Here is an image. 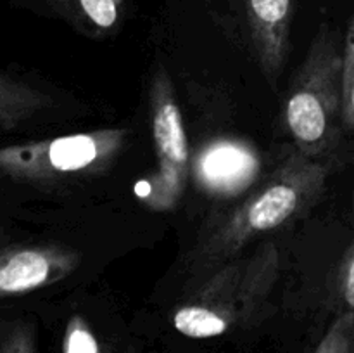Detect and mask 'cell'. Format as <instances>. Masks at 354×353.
Returning a JSON list of instances; mask_svg holds the SVG:
<instances>
[{
    "label": "cell",
    "instance_id": "6da1fadb",
    "mask_svg": "<svg viewBox=\"0 0 354 353\" xmlns=\"http://www.w3.org/2000/svg\"><path fill=\"white\" fill-rule=\"evenodd\" d=\"M327 179V166L294 151L197 244L190 256V272L204 279L241 255L252 239L299 218L320 199Z\"/></svg>",
    "mask_w": 354,
    "mask_h": 353
},
{
    "label": "cell",
    "instance_id": "7a4b0ae2",
    "mask_svg": "<svg viewBox=\"0 0 354 353\" xmlns=\"http://www.w3.org/2000/svg\"><path fill=\"white\" fill-rule=\"evenodd\" d=\"M280 275V253L263 242L245 256H234L207 273L190 296L173 311L180 334L209 339L256 320Z\"/></svg>",
    "mask_w": 354,
    "mask_h": 353
},
{
    "label": "cell",
    "instance_id": "3957f363",
    "mask_svg": "<svg viewBox=\"0 0 354 353\" xmlns=\"http://www.w3.org/2000/svg\"><path fill=\"white\" fill-rule=\"evenodd\" d=\"M341 42L327 26L318 30L294 78L283 106V121L296 151L317 159L334 151L344 132L339 97Z\"/></svg>",
    "mask_w": 354,
    "mask_h": 353
},
{
    "label": "cell",
    "instance_id": "277c9868",
    "mask_svg": "<svg viewBox=\"0 0 354 353\" xmlns=\"http://www.w3.org/2000/svg\"><path fill=\"white\" fill-rule=\"evenodd\" d=\"M124 128H100L0 147V175L30 185H57L106 173L123 152Z\"/></svg>",
    "mask_w": 354,
    "mask_h": 353
},
{
    "label": "cell",
    "instance_id": "5b68a950",
    "mask_svg": "<svg viewBox=\"0 0 354 353\" xmlns=\"http://www.w3.org/2000/svg\"><path fill=\"white\" fill-rule=\"evenodd\" d=\"M151 116L158 168L137 187L145 206L168 211L178 204L189 180V144L175 87L159 66L151 83Z\"/></svg>",
    "mask_w": 354,
    "mask_h": 353
},
{
    "label": "cell",
    "instance_id": "8992f818",
    "mask_svg": "<svg viewBox=\"0 0 354 353\" xmlns=\"http://www.w3.org/2000/svg\"><path fill=\"white\" fill-rule=\"evenodd\" d=\"M82 255L61 244H14L0 248V298L19 296L68 279Z\"/></svg>",
    "mask_w": 354,
    "mask_h": 353
},
{
    "label": "cell",
    "instance_id": "52a82bcc",
    "mask_svg": "<svg viewBox=\"0 0 354 353\" xmlns=\"http://www.w3.org/2000/svg\"><path fill=\"white\" fill-rule=\"evenodd\" d=\"M261 161L254 147L237 138H214L201 147L192 172L197 185L216 197H232L256 182Z\"/></svg>",
    "mask_w": 354,
    "mask_h": 353
},
{
    "label": "cell",
    "instance_id": "ba28073f",
    "mask_svg": "<svg viewBox=\"0 0 354 353\" xmlns=\"http://www.w3.org/2000/svg\"><path fill=\"white\" fill-rule=\"evenodd\" d=\"M256 57L263 73L275 78L289 54L290 0H244Z\"/></svg>",
    "mask_w": 354,
    "mask_h": 353
},
{
    "label": "cell",
    "instance_id": "9c48e42d",
    "mask_svg": "<svg viewBox=\"0 0 354 353\" xmlns=\"http://www.w3.org/2000/svg\"><path fill=\"white\" fill-rule=\"evenodd\" d=\"M48 6L80 33L104 38L116 33L127 16L130 0H47Z\"/></svg>",
    "mask_w": 354,
    "mask_h": 353
},
{
    "label": "cell",
    "instance_id": "30bf717a",
    "mask_svg": "<svg viewBox=\"0 0 354 353\" xmlns=\"http://www.w3.org/2000/svg\"><path fill=\"white\" fill-rule=\"evenodd\" d=\"M52 106V97L12 76L0 75V128L12 130Z\"/></svg>",
    "mask_w": 354,
    "mask_h": 353
},
{
    "label": "cell",
    "instance_id": "8fae6325",
    "mask_svg": "<svg viewBox=\"0 0 354 353\" xmlns=\"http://www.w3.org/2000/svg\"><path fill=\"white\" fill-rule=\"evenodd\" d=\"M339 97H341V123L346 132L354 127V24L349 21L341 44L339 69Z\"/></svg>",
    "mask_w": 354,
    "mask_h": 353
},
{
    "label": "cell",
    "instance_id": "7c38bea8",
    "mask_svg": "<svg viewBox=\"0 0 354 353\" xmlns=\"http://www.w3.org/2000/svg\"><path fill=\"white\" fill-rule=\"evenodd\" d=\"M62 353H102L95 334L82 315H73L66 324Z\"/></svg>",
    "mask_w": 354,
    "mask_h": 353
},
{
    "label": "cell",
    "instance_id": "4fadbf2b",
    "mask_svg": "<svg viewBox=\"0 0 354 353\" xmlns=\"http://www.w3.org/2000/svg\"><path fill=\"white\" fill-rule=\"evenodd\" d=\"M0 353H37L35 329L26 320H14L0 329Z\"/></svg>",
    "mask_w": 354,
    "mask_h": 353
},
{
    "label": "cell",
    "instance_id": "5bb4252c",
    "mask_svg": "<svg viewBox=\"0 0 354 353\" xmlns=\"http://www.w3.org/2000/svg\"><path fill=\"white\" fill-rule=\"evenodd\" d=\"M354 334V315L353 310H346L339 315L332 325L328 327L327 334L324 336L313 353H341L346 346L353 343Z\"/></svg>",
    "mask_w": 354,
    "mask_h": 353
},
{
    "label": "cell",
    "instance_id": "9a60e30c",
    "mask_svg": "<svg viewBox=\"0 0 354 353\" xmlns=\"http://www.w3.org/2000/svg\"><path fill=\"white\" fill-rule=\"evenodd\" d=\"M337 289L339 296L344 301L348 310H353L354 307V248L349 246L346 249L344 256L341 258L337 273Z\"/></svg>",
    "mask_w": 354,
    "mask_h": 353
},
{
    "label": "cell",
    "instance_id": "2e32d148",
    "mask_svg": "<svg viewBox=\"0 0 354 353\" xmlns=\"http://www.w3.org/2000/svg\"><path fill=\"white\" fill-rule=\"evenodd\" d=\"M3 239H6V230H3V227L0 225V242H2Z\"/></svg>",
    "mask_w": 354,
    "mask_h": 353
},
{
    "label": "cell",
    "instance_id": "e0dca14e",
    "mask_svg": "<svg viewBox=\"0 0 354 353\" xmlns=\"http://www.w3.org/2000/svg\"><path fill=\"white\" fill-rule=\"evenodd\" d=\"M341 353H353V343H351V345H349V346H346V348L342 350Z\"/></svg>",
    "mask_w": 354,
    "mask_h": 353
}]
</instances>
